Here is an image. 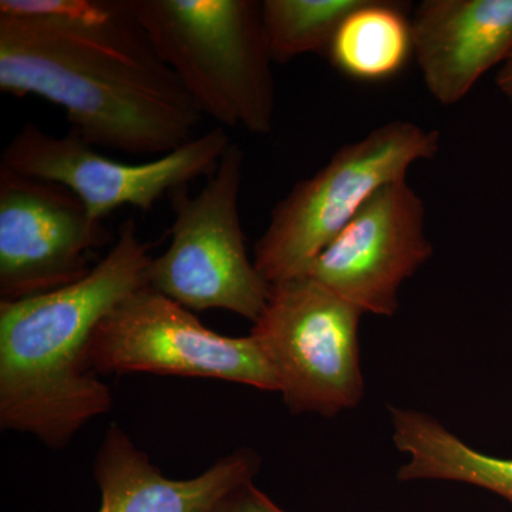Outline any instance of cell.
Returning a JSON list of instances; mask_svg holds the SVG:
<instances>
[{"instance_id": "15", "label": "cell", "mask_w": 512, "mask_h": 512, "mask_svg": "<svg viewBox=\"0 0 512 512\" xmlns=\"http://www.w3.org/2000/svg\"><path fill=\"white\" fill-rule=\"evenodd\" d=\"M362 0H264L262 25L272 62L328 53L340 23Z\"/></svg>"}, {"instance_id": "8", "label": "cell", "mask_w": 512, "mask_h": 512, "mask_svg": "<svg viewBox=\"0 0 512 512\" xmlns=\"http://www.w3.org/2000/svg\"><path fill=\"white\" fill-rule=\"evenodd\" d=\"M231 143L217 126L150 163L127 164L103 156L73 128L56 137L28 121L6 144L0 167L63 185L104 222L123 207L150 211L171 191L210 177Z\"/></svg>"}, {"instance_id": "3", "label": "cell", "mask_w": 512, "mask_h": 512, "mask_svg": "<svg viewBox=\"0 0 512 512\" xmlns=\"http://www.w3.org/2000/svg\"><path fill=\"white\" fill-rule=\"evenodd\" d=\"M157 55L202 116L266 136L276 90L258 0H134Z\"/></svg>"}, {"instance_id": "4", "label": "cell", "mask_w": 512, "mask_h": 512, "mask_svg": "<svg viewBox=\"0 0 512 512\" xmlns=\"http://www.w3.org/2000/svg\"><path fill=\"white\" fill-rule=\"evenodd\" d=\"M440 133L407 120H392L345 144L318 173L298 181L275 205L254 245V264L266 284L308 275L332 239L376 192L406 180L417 161L439 154Z\"/></svg>"}, {"instance_id": "12", "label": "cell", "mask_w": 512, "mask_h": 512, "mask_svg": "<svg viewBox=\"0 0 512 512\" xmlns=\"http://www.w3.org/2000/svg\"><path fill=\"white\" fill-rule=\"evenodd\" d=\"M259 467L258 454L242 448L200 476L171 480L120 426L111 424L94 460L99 512H212L229 491L254 480Z\"/></svg>"}, {"instance_id": "10", "label": "cell", "mask_w": 512, "mask_h": 512, "mask_svg": "<svg viewBox=\"0 0 512 512\" xmlns=\"http://www.w3.org/2000/svg\"><path fill=\"white\" fill-rule=\"evenodd\" d=\"M426 207L406 180L386 185L320 252L308 276L363 313L392 318L404 281L430 261Z\"/></svg>"}, {"instance_id": "7", "label": "cell", "mask_w": 512, "mask_h": 512, "mask_svg": "<svg viewBox=\"0 0 512 512\" xmlns=\"http://www.w3.org/2000/svg\"><path fill=\"white\" fill-rule=\"evenodd\" d=\"M84 366L94 376L205 377L278 392L274 370L251 335L231 338L205 328L191 311L150 286L101 320Z\"/></svg>"}, {"instance_id": "6", "label": "cell", "mask_w": 512, "mask_h": 512, "mask_svg": "<svg viewBox=\"0 0 512 512\" xmlns=\"http://www.w3.org/2000/svg\"><path fill=\"white\" fill-rule=\"evenodd\" d=\"M363 315L308 275L271 286L251 336L274 370L289 412L335 417L359 406L365 396Z\"/></svg>"}, {"instance_id": "9", "label": "cell", "mask_w": 512, "mask_h": 512, "mask_svg": "<svg viewBox=\"0 0 512 512\" xmlns=\"http://www.w3.org/2000/svg\"><path fill=\"white\" fill-rule=\"evenodd\" d=\"M109 229L63 185L0 167V302L56 291L89 275Z\"/></svg>"}, {"instance_id": "1", "label": "cell", "mask_w": 512, "mask_h": 512, "mask_svg": "<svg viewBox=\"0 0 512 512\" xmlns=\"http://www.w3.org/2000/svg\"><path fill=\"white\" fill-rule=\"evenodd\" d=\"M0 90L50 101L90 146L128 154L173 153L204 117L134 0H2Z\"/></svg>"}, {"instance_id": "11", "label": "cell", "mask_w": 512, "mask_h": 512, "mask_svg": "<svg viewBox=\"0 0 512 512\" xmlns=\"http://www.w3.org/2000/svg\"><path fill=\"white\" fill-rule=\"evenodd\" d=\"M412 25L424 84L443 106L466 99L512 53V0H424Z\"/></svg>"}, {"instance_id": "13", "label": "cell", "mask_w": 512, "mask_h": 512, "mask_svg": "<svg viewBox=\"0 0 512 512\" xmlns=\"http://www.w3.org/2000/svg\"><path fill=\"white\" fill-rule=\"evenodd\" d=\"M393 443L409 457L397 480L451 481L483 488L512 504V458L485 454L420 410L390 406Z\"/></svg>"}, {"instance_id": "14", "label": "cell", "mask_w": 512, "mask_h": 512, "mask_svg": "<svg viewBox=\"0 0 512 512\" xmlns=\"http://www.w3.org/2000/svg\"><path fill=\"white\" fill-rule=\"evenodd\" d=\"M406 3L362 0L340 23L326 59L349 79L380 83L403 72L414 55Z\"/></svg>"}, {"instance_id": "17", "label": "cell", "mask_w": 512, "mask_h": 512, "mask_svg": "<svg viewBox=\"0 0 512 512\" xmlns=\"http://www.w3.org/2000/svg\"><path fill=\"white\" fill-rule=\"evenodd\" d=\"M495 84H497L498 90L504 94L505 99L510 101L512 106V53L501 64L500 70H498L497 76H495Z\"/></svg>"}, {"instance_id": "5", "label": "cell", "mask_w": 512, "mask_h": 512, "mask_svg": "<svg viewBox=\"0 0 512 512\" xmlns=\"http://www.w3.org/2000/svg\"><path fill=\"white\" fill-rule=\"evenodd\" d=\"M245 153L229 144L200 194L188 185L168 194L174 220L170 247L153 258L148 286L188 311L224 309L255 322L271 285L249 258L239 218Z\"/></svg>"}, {"instance_id": "16", "label": "cell", "mask_w": 512, "mask_h": 512, "mask_svg": "<svg viewBox=\"0 0 512 512\" xmlns=\"http://www.w3.org/2000/svg\"><path fill=\"white\" fill-rule=\"evenodd\" d=\"M212 512H291L276 505L262 493L254 480L238 485L217 504Z\"/></svg>"}, {"instance_id": "2", "label": "cell", "mask_w": 512, "mask_h": 512, "mask_svg": "<svg viewBox=\"0 0 512 512\" xmlns=\"http://www.w3.org/2000/svg\"><path fill=\"white\" fill-rule=\"evenodd\" d=\"M154 256L136 220L89 275L56 291L0 302V427L32 434L53 450L66 447L96 417L109 413V386L84 366L101 320L148 286Z\"/></svg>"}]
</instances>
